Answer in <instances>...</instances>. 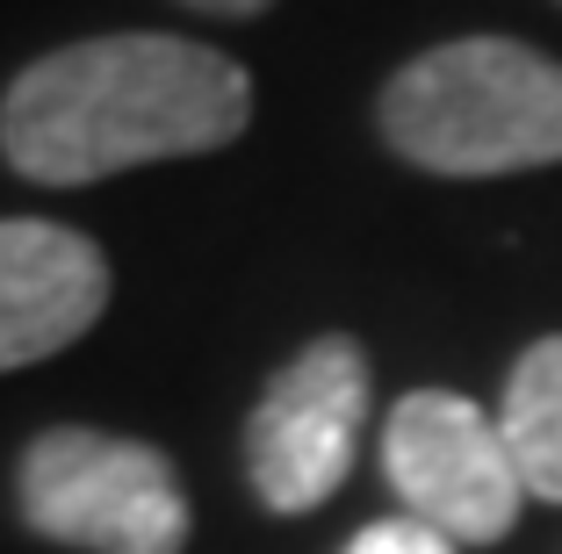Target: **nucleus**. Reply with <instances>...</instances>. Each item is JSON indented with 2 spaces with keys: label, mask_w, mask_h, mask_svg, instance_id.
Here are the masks:
<instances>
[{
  "label": "nucleus",
  "mask_w": 562,
  "mask_h": 554,
  "mask_svg": "<svg viewBox=\"0 0 562 554\" xmlns=\"http://www.w3.org/2000/svg\"><path fill=\"white\" fill-rule=\"evenodd\" d=\"M252 123V72L216 44L116 30L44 50L0 94V151L22 180L87 188L159 159L224 151Z\"/></svg>",
  "instance_id": "f257e3e1"
},
{
  "label": "nucleus",
  "mask_w": 562,
  "mask_h": 554,
  "mask_svg": "<svg viewBox=\"0 0 562 554\" xmlns=\"http://www.w3.org/2000/svg\"><path fill=\"white\" fill-rule=\"evenodd\" d=\"M375 123L404 166L440 180L562 166V58L519 36H454L382 87Z\"/></svg>",
  "instance_id": "f03ea898"
},
{
  "label": "nucleus",
  "mask_w": 562,
  "mask_h": 554,
  "mask_svg": "<svg viewBox=\"0 0 562 554\" xmlns=\"http://www.w3.org/2000/svg\"><path fill=\"white\" fill-rule=\"evenodd\" d=\"M22 525L72 554H181L195 533L173 461L101 425H50L22 446Z\"/></svg>",
  "instance_id": "7ed1b4c3"
},
{
  "label": "nucleus",
  "mask_w": 562,
  "mask_h": 554,
  "mask_svg": "<svg viewBox=\"0 0 562 554\" xmlns=\"http://www.w3.org/2000/svg\"><path fill=\"white\" fill-rule=\"evenodd\" d=\"M368 396H375V375H368L361 339H347V331L311 339L260 389V404L246 418V483L274 519L317 511L353 475V454H361L368 432Z\"/></svg>",
  "instance_id": "20e7f679"
},
{
  "label": "nucleus",
  "mask_w": 562,
  "mask_h": 554,
  "mask_svg": "<svg viewBox=\"0 0 562 554\" xmlns=\"http://www.w3.org/2000/svg\"><path fill=\"white\" fill-rule=\"evenodd\" d=\"M382 475L404 497V511L447 533L454 547H497L527 505L497 418L454 389L397 396V410L382 425Z\"/></svg>",
  "instance_id": "39448f33"
},
{
  "label": "nucleus",
  "mask_w": 562,
  "mask_h": 554,
  "mask_svg": "<svg viewBox=\"0 0 562 554\" xmlns=\"http://www.w3.org/2000/svg\"><path fill=\"white\" fill-rule=\"evenodd\" d=\"M109 252L72 224L0 216V375L66 353L109 310Z\"/></svg>",
  "instance_id": "423d86ee"
},
{
  "label": "nucleus",
  "mask_w": 562,
  "mask_h": 554,
  "mask_svg": "<svg viewBox=\"0 0 562 554\" xmlns=\"http://www.w3.org/2000/svg\"><path fill=\"white\" fill-rule=\"evenodd\" d=\"M505 454L519 468V489L562 505V331L533 339L505 375V410H497Z\"/></svg>",
  "instance_id": "0eeeda50"
},
{
  "label": "nucleus",
  "mask_w": 562,
  "mask_h": 554,
  "mask_svg": "<svg viewBox=\"0 0 562 554\" xmlns=\"http://www.w3.org/2000/svg\"><path fill=\"white\" fill-rule=\"evenodd\" d=\"M339 554H454V540L432 533V525H418V519H375V525H361Z\"/></svg>",
  "instance_id": "6e6552de"
},
{
  "label": "nucleus",
  "mask_w": 562,
  "mask_h": 554,
  "mask_svg": "<svg viewBox=\"0 0 562 554\" xmlns=\"http://www.w3.org/2000/svg\"><path fill=\"white\" fill-rule=\"evenodd\" d=\"M181 8H195V15H216V22H252V15H267L274 0H181Z\"/></svg>",
  "instance_id": "1a4fd4ad"
}]
</instances>
